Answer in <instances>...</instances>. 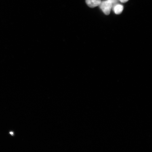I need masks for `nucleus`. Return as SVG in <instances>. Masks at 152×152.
<instances>
[{
  "mask_svg": "<svg viewBox=\"0 0 152 152\" xmlns=\"http://www.w3.org/2000/svg\"><path fill=\"white\" fill-rule=\"evenodd\" d=\"M100 8L106 15H109L112 7V4L108 1L101 2L99 5Z\"/></svg>",
  "mask_w": 152,
  "mask_h": 152,
  "instance_id": "nucleus-1",
  "label": "nucleus"
},
{
  "mask_svg": "<svg viewBox=\"0 0 152 152\" xmlns=\"http://www.w3.org/2000/svg\"><path fill=\"white\" fill-rule=\"evenodd\" d=\"M121 3H125L127 2L129 0H119Z\"/></svg>",
  "mask_w": 152,
  "mask_h": 152,
  "instance_id": "nucleus-5",
  "label": "nucleus"
},
{
  "mask_svg": "<svg viewBox=\"0 0 152 152\" xmlns=\"http://www.w3.org/2000/svg\"><path fill=\"white\" fill-rule=\"evenodd\" d=\"M123 9L124 7L122 5L117 4L114 7L113 10L116 14L119 15L122 13Z\"/></svg>",
  "mask_w": 152,
  "mask_h": 152,
  "instance_id": "nucleus-3",
  "label": "nucleus"
},
{
  "mask_svg": "<svg viewBox=\"0 0 152 152\" xmlns=\"http://www.w3.org/2000/svg\"><path fill=\"white\" fill-rule=\"evenodd\" d=\"M112 4V5L115 4L118 1V0H107Z\"/></svg>",
  "mask_w": 152,
  "mask_h": 152,
  "instance_id": "nucleus-4",
  "label": "nucleus"
},
{
  "mask_svg": "<svg viewBox=\"0 0 152 152\" xmlns=\"http://www.w3.org/2000/svg\"><path fill=\"white\" fill-rule=\"evenodd\" d=\"M86 2L89 7L94 8L99 6L101 1V0H86Z\"/></svg>",
  "mask_w": 152,
  "mask_h": 152,
  "instance_id": "nucleus-2",
  "label": "nucleus"
}]
</instances>
